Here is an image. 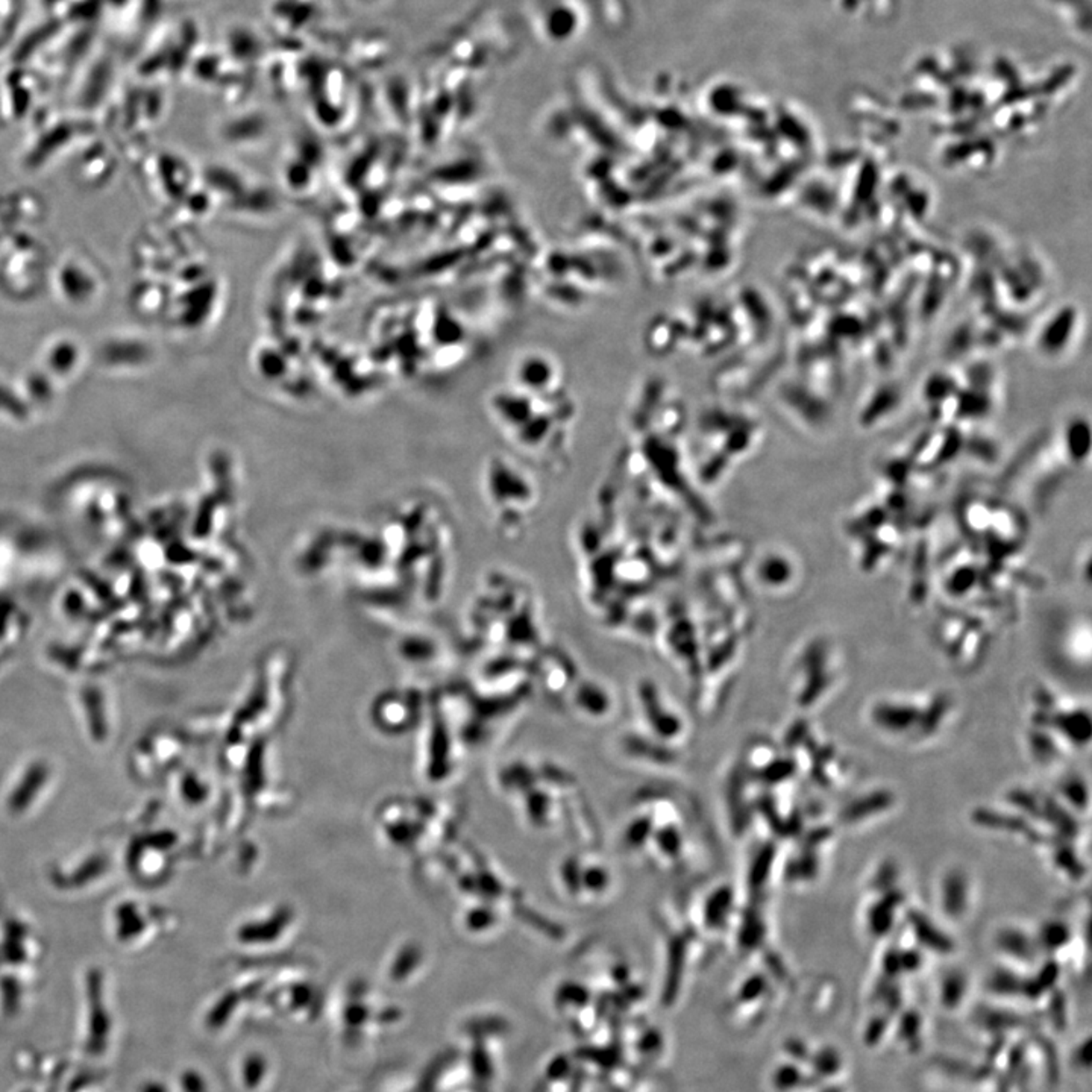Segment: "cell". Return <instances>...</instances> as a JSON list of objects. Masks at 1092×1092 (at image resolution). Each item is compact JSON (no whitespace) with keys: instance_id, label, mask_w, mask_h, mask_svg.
I'll list each match as a JSON object with an SVG mask.
<instances>
[{"instance_id":"1","label":"cell","mask_w":1092,"mask_h":1092,"mask_svg":"<svg viewBox=\"0 0 1092 1092\" xmlns=\"http://www.w3.org/2000/svg\"><path fill=\"white\" fill-rule=\"evenodd\" d=\"M844 665L845 652L835 636L814 633L806 637L794 658L798 706H816L837 685Z\"/></svg>"},{"instance_id":"2","label":"cell","mask_w":1092,"mask_h":1092,"mask_svg":"<svg viewBox=\"0 0 1092 1092\" xmlns=\"http://www.w3.org/2000/svg\"><path fill=\"white\" fill-rule=\"evenodd\" d=\"M989 622L971 610H950L933 625V639L953 664L971 666L987 656L992 642Z\"/></svg>"},{"instance_id":"3","label":"cell","mask_w":1092,"mask_h":1092,"mask_svg":"<svg viewBox=\"0 0 1092 1092\" xmlns=\"http://www.w3.org/2000/svg\"><path fill=\"white\" fill-rule=\"evenodd\" d=\"M927 700L920 706L916 700L881 698L873 702L870 719L875 727L889 735H909L910 731H916L921 736Z\"/></svg>"},{"instance_id":"4","label":"cell","mask_w":1092,"mask_h":1092,"mask_svg":"<svg viewBox=\"0 0 1092 1092\" xmlns=\"http://www.w3.org/2000/svg\"><path fill=\"white\" fill-rule=\"evenodd\" d=\"M756 577L758 585L766 591L786 593L800 586L802 566L792 552L772 550L758 558Z\"/></svg>"},{"instance_id":"5","label":"cell","mask_w":1092,"mask_h":1092,"mask_svg":"<svg viewBox=\"0 0 1092 1092\" xmlns=\"http://www.w3.org/2000/svg\"><path fill=\"white\" fill-rule=\"evenodd\" d=\"M1054 637L1060 657L1074 665H1089L1091 660V619L1088 614H1071L1065 618Z\"/></svg>"},{"instance_id":"6","label":"cell","mask_w":1092,"mask_h":1092,"mask_svg":"<svg viewBox=\"0 0 1092 1092\" xmlns=\"http://www.w3.org/2000/svg\"><path fill=\"white\" fill-rule=\"evenodd\" d=\"M1075 319L1077 314L1074 308L1065 307L1054 313L1053 318L1042 328L1038 339L1042 354L1058 356L1064 351L1074 334Z\"/></svg>"},{"instance_id":"7","label":"cell","mask_w":1092,"mask_h":1092,"mask_svg":"<svg viewBox=\"0 0 1092 1092\" xmlns=\"http://www.w3.org/2000/svg\"><path fill=\"white\" fill-rule=\"evenodd\" d=\"M47 779H49L47 765L43 762L31 765L23 775L22 780L18 781L16 789L8 798V808L12 814H20L23 810H26L34 802L35 797L39 795V792L41 791Z\"/></svg>"},{"instance_id":"8","label":"cell","mask_w":1092,"mask_h":1092,"mask_svg":"<svg viewBox=\"0 0 1092 1092\" xmlns=\"http://www.w3.org/2000/svg\"><path fill=\"white\" fill-rule=\"evenodd\" d=\"M942 909L950 918H960L968 909L970 881L962 871H950L941 885Z\"/></svg>"},{"instance_id":"9","label":"cell","mask_w":1092,"mask_h":1092,"mask_svg":"<svg viewBox=\"0 0 1092 1092\" xmlns=\"http://www.w3.org/2000/svg\"><path fill=\"white\" fill-rule=\"evenodd\" d=\"M908 920L916 941L920 942L923 947L939 954H950L953 952V941L927 915L912 909L909 912Z\"/></svg>"},{"instance_id":"10","label":"cell","mask_w":1092,"mask_h":1092,"mask_svg":"<svg viewBox=\"0 0 1092 1092\" xmlns=\"http://www.w3.org/2000/svg\"><path fill=\"white\" fill-rule=\"evenodd\" d=\"M900 392L894 385H881L871 395L868 404L859 413V424L865 428H874L877 424L898 407Z\"/></svg>"},{"instance_id":"11","label":"cell","mask_w":1092,"mask_h":1092,"mask_svg":"<svg viewBox=\"0 0 1092 1092\" xmlns=\"http://www.w3.org/2000/svg\"><path fill=\"white\" fill-rule=\"evenodd\" d=\"M903 900V894L891 887L879 902L873 903L866 916L873 937H885L889 933L895 920V909L902 906Z\"/></svg>"},{"instance_id":"12","label":"cell","mask_w":1092,"mask_h":1092,"mask_svg":"<svg viewBox=\"0 0 1092 1092\" xmlns=\"http://www.w3.org/2000/svg\"><path fill=\"white\" fill-rule=\"evenodd\" d=\"M894 804V797L887 791H874L856 798L851 802H848L847 808L842 810V819L845 823H860L865 819L871 818L874 815L881 814Z\"/></svg>"},{"instance_id":"13","label":"cell","mask_w":1092,"mask_h":1092,"mask_svg":"<svg viewBox=\"0 0 1092 1092\" xmlns=\"http://www.w3.org/2000/svg\"><path fill=\"white\" fill-rule=\"evenodd\" d=\"M998 948L1018 960H1033L1038 953L1037 939L1018 929H1004L998 933Z\"/></svg>"},{"instance_id":"14","label":"cell","mask_w":1092,"mask_h":1092,"mask_svg":"<svg viewBox=\"0 0 1092 1092\" xmlns=\"http://www.w3.org/2000/svg\"><path fill=\"white\" fill-rule=\"evenodd\" d=\"M1071 939L1070 927L1062 921H1048L1038 933L1037 944L1041 950L1056 952L1067 945Z\"/></svg>"},{"instance_id":"15","label":"cell","mask_w":1092,"mask_h":1092,"mask_svg":"<svg viewBox=\"0 0 1092 1092\" xmlns=\"http://www.w3.org/2000/svg\"><path fill=\"white\" fill-rule=\"evenodd\" d=\"M106 866H108V864H106L105 858L95 856V858L89 859L85 864L81 865L78 870L75 871L72 875H68L66 879H61L60 885H64V887H79L81 885H84V883L95 880L96 877H99L106 870Z\"/></svg>"},{"instance_id":"16","label":"cell","mask_w":1092,"mask_h":1092,"mask_svg":"<svg viewBox=\"0 0 1092 1092\" xmlns=\"http://www.w3.org/2000/svg\"><path fill=\"white\" fill-rule=\"evenodd\" d=\"M965 992H966V979L962 973L952 971L942 979L941 1000L945 1008L953 1009L960 1004V1002L964 1000Z\"/></svg>"},{"instance_id":"17","label":"cell","mask_w":1092,"mask_h":1092,"mask_svg":"<svg viewBox=\"0 0 1092 1092\" xmlns=\"http://www.w3.org/2000/svg\"><path fill=\"white\" fill-rule=\"evenodd\" d=\"M118 933L120 939H131L143 930V921L140 918L139 912L135 910L134 904L126 903L120 906L118 910Z\"/></svg>"},{"instance_id":"18","label":"cell","mask_w":1092,"mask_h":1092,"mask_svg":"<svg viewBox=\"0 0 1092 1092\" xmlns=\"http://www.w3.org/2000/svg\"><path fill=\"white\" fill-rule=\"evenodd\" d=\"M1024 981L1018 975L1010 973V971L998 970L989 981V987L992 991L1003 995H1015V994H1023L1024 989Z\"/></svg>"},{"instance_id":"19","label":"cell","mask_w":1092,"mask_h":1092,"mask_svg":"<svg viewBox=\"0 0 1092 1092\" xmlns=\"http://www.w3.org/2000/svg\"><path fill=\"white\" fill-rule=\"evenodd\" d=\"M815 1073L823 1077H830L841 1070V1058L835 1048L824 1047L812 1056Z\"/></svg>"},{"instance_id":"20","label":"cell","mask_w":1092,"mask_h":1092,"mask_svg":"<svg viewBox=\"0 0 1092 1092\" xmlns=\"http://www.w3.org/2000/svg\"><path fill=\"white\" fill-rule=\"evenodd\" d=\"M1029 742H1031V751H1033L1038 760L1048 762L1050 758H1056V754H1058L1056 744L1041 727H1037V730L1031 731V735H1029Z\"/></svg>"},{"instance_id":"21","label":"cell","mask_w":1092,"mask_h":1092,"mask_svg":"<svg viewBox=\"0 0 1092 1092\" xmlns=\"http://www.w3.org/2000/svg\"><path fill=\"white\" fill-rule=\"evenodd\" d=\"M1060 792L1067 798V801L1071 802L1074 808H1088V787L1079 777L1067 779L1060 786Z\"/></svg>"},{"instance_id":"22","label":"cell","mask_w":1092,"mask_h":1092,"mask_svg":"<svg viewBox=\"0 0 1092 1092\" xmlns=\"http://www.w3.org/2000/svg\"><path fill=\"white\" fill-rule=\"evenodd\" d=\"M802 1083H804V1077H802L801 1071L794 1065H783L780 1070L775 1073V1085L781 1091L794 1089Z\"/></svg>"},{"instance_id":"23","label":"cell","mask_w":1092,"mask_h":1092,"mask_svg":"<svg viewBox=\"0 0 1092 1092\" xmlns=\"http://www.w3.org/2000/svg\"><path fill=\"white\" fill-rule=\"evenodd\" d=\"M1054 862H1058L1060 868H1064L1067 873L1074 874L1075 877L1081 875V865L1077 862L1074 853L1071 851V848H1059L1054 856Z\"/></svg>"},{"instance_id":"24","label":"cell","mask_w":1092,"mask_h":1092,"mask_svg":"<svg viewBox=\"0 0 1092 1092\" xmlns=\"http://www.w3.org/2000/svg\"><path fill=\"white\" fill-rule=\"evenodd\" d=\"M921 1027V1018L915 1012H908L903 1015V1018L900 1021V1033L904 1039H914L918 1035Z\"/></svg>"},{"instance_id":"25","label":"cell","mask_w":1092,"mask_h":1092,"mask_svg":"<svg viewBox=\"0 0 1092 1092\" xmlns=\"http://www.w3.org/2000/svg\"><path fill=\"white\" fill-rule=\"evenodd\" d=\"M923 964L920 953L916 950H906L900 952V965H902V973H914L920 968Z\"/></svg>"},{"instance_id":"26","label":"cell","mask_w":1092,"mask_h":1092,"mask_svg":"<svg viewBox=\"0 0 1092 1092\" xmlns=\"http://www.w3.org/2000/svg\"><path fill=\"white\" fill-rule=\"evenodd\" d=\"M887 1020L880 1018V1017L874 1018V1020L871 1021V1024L868 1025V1029H866V1041L874 1042L875 1044V1042L880 1039L883 1031H887Z\"/></svg>"},{"instance_id":"27","label":"cell","mask_w":1092,"mask_h":1092,"mask_svg":"<svg viewBox=\"0 0 1092 1092\" xmlns=\"http://www.w3.org/2000/svg\"><path fill=\"white\" fill-rule=\"evenodd\" d=\"M786 1048H787V1053H791L798 1060H808V1048L804 1042L795 1039V1041L787 1042Z\"/></svg>"},{"instance_id":"28","label":"cell","mask_w":1092,"mask_h":1092,"mask_svg":"<svg viewBox=\"0 0 1092 1092\" xmlns=\"http://www.w3.org/2000/svg\"><path fill=\"white\" fill-rule=\"evenodd\" d=\"M823 1092H842V1091L841 1089H839V1088L829 1087V1088H825L824 1091Z\"/></svg>"}]
</instances>
